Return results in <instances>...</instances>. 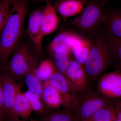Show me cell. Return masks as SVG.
I'll use <instances>...</instances> for the list:
<instances>
[{"label":"cell","mask_w":121,"mask_h":121,"mask_svg":"<svg viewBox=\"0 0 121 121\" xmlns=\"http://www.w3.org/2000/svg\"><path fill=\"white\" fill-rule=\"evenodd\" d=\"M90 52L84 66L87 77V87L105 70L113 60L106 36L101 30L90 39Z\"/></svg>","instance_id":"obj_2"},{"label":"cell","mask_w":121,"mask_h":121,"mask_svg":"<svg viewBox=\"0 0 121 121\" xmlns=\"http://www.w3.org/2000/svg\"><path fill=\"white\" fill-rule=\"evenodd\" d=\"M0 76L3 85L4 113L10 119L13 116V102L19 84L16 82L15 78L8 73H0Z\"/></svg>","instance_id":"obj_10"},{"label":"cell","mask_w":121,"mask_h":121,"mask_svg":"<svg viewBox=\"0 0 121 121\" xmlns=\"http://www.w3.org/2000/svg\"><path fill=\"white\" fill-rule=\"evenodd\" d=\"M41 98L46 105L54 109H58L60 106L64 105L62 95L56 89L46 82L43 83Z\"/></svg>","instance_id":"obj_15"},{"label":"cell","mask_w":121,"mask_h":121,"mask_svg":"<svg viewBox=\"0 0 121 121\" xmlns=\"http://www.w3.org/2000/svg\"><path fill=\"white\" fill-rule=\"evenodd\" d=\"M115 119L116 117L114 108L109 104L98 111L84 121H113Z\"/></svg>","instance_id":"obj_22"},{"label":"cell","mask_w":121,"mask_h":121,"mask_svg":"<svg viewBox=\"0 0 121 121\" xmlns=\"http://www.w3.org/2000/svg\"><path fill=\"white\" fill-rule=\"evenodd\" d=\"M114 109L116 114V120L117 121H121V102L117 104L115 108H114Z\"/></svg>","instance_id":"obj_27"},{"label":"cell","mask_w":121,"mask_h":121,"mask_svg":"<svg viewBox=\"0 0 121 121\" xmlns=\"http://www.w3.org/2000/svg\"><path fill=\"white\" fill-rule=\"evenodd\" d=\"M56 70L53 63L50 60L46 59L37 65L35 73L41 82H45L48 80Z\"/></svg>","instance_id":"obj_21"},{"label":"cell","mask_w":121,"mask_h":121,"mask_svg":"<svg viewBox=\"0 0 121 121\" xmlns=\"http://www.w3.org/2000/svg\"><path fill=\"white\" fill-rule=\"evenodd\" d=\"M79 35L70 32L60 33L56 35L48 45V50L52 55L56 50L61 45H65L71 51L73 45L80 38Z\"/></svg>","instance_id":"obj_17"},{"label":"cell","mask_w":121,"mask_h":121,"mask_svg":"<svg viewBox=\"0 0 121 121\" xmlns=\"http://www.w3.org/2000/svg\"><path fill=\"white\" fill-rule=\"evenodd\" d=\"M91 46L90 39L82 38L80 40L71 50L74 59L84 65L90 54Z\"/></svg>","instance_id":"obj_18"},{"label":"cell","mask_w":121,"mask_h":121,"mask_svg":"<svg viewBox=\"0 0 121 121\" xmlns=\"http://www.w3.org/2000/svg\"><path fill=\"white\" fill-rule=\"evenodd\" d=\"M37 64L30 70L25 76V82L28 90L42 97L43 89V83L37 77L35 70Z\"/></svg>","instance_id":"obj_19"},{"label":"cell","mask_w":121,"mask_h":121,"mask_svg":"<svg viewBox=\"0 0 121 121\" xmlns=\"http://www.w3.org/2000/svg\"><path fill=\"white\" fill-rule=\"evenodd\" d=\"M71 52L69 48L63 45L57 48L52 55L56 69L65 77L67 69L72 59L71 57Z\"/></svg>","instance_id":"obj_16"},{"label":"cell","mask_w":121,"mask_h":121,"mask_svg":"<svg viewBox=\"0 0 121 121\" xmlns=\"http://www.w3.org/2000/svg\"><path fill=\"white\" fill-rule=\"evenodd\" d=\"M4 114L3 85L0 76V117H4Z\"/></svg>","instance_id":"obj_26"},{"label":"cell","mask_w":121,"mask_h":121,"mask_svg":"<svg viewBox=\"0 0 121 121\" xmlns=\"http://www.w3.org/2000/svg\"><path fill=\"white\" fill-rule=\"evenodd\" d=\"M45 7L38 8L31 13L28 22L27 33L37 53L43 54V38L41 27L42 19Z\"/></svg>","instance_id":"obj_6"},{"label":"cell","mask_w":121,"mask_h":121,"mask_svg":"<svg viewBox=\"0 0 121 121\" xmlns=\"http://www.w3.org/2000/svg\"><path fill=\"white\" fill-rule=\"evenodd\" d=\"M106 23L103 28L107 35L121 39V9H114L106 11Z\"/></svg>","instance_id":"obj_14"},{"label":"cell","mask_w":121,"mask_h":121,"mask_svg":"<svg viewBox=\"0 0 121 121\" xmlns=\"http://www.w3.org/2000/svg\"><path fill=\"white\" fill-rule=\"evenodd\" d=\"M84 4L85 7L81 13L70 22L81 34L90 39L106 23V4L99 0H84Z\"/></svg>","instance_id":"obj_3"},{"label":"cell","mask_w":121,"mask_h":121,"mask_svg":"<svg viewBox=\"0 0 121 121\" xmlns=\"http://www.w3.org/2000/svg\"><path fill=\"white\" fill-rule=\"evenodd\" d=\"M28 7V0H13L8 19L0 35V60L2 62L7 60L19 43Z\"/></svg>","instance_id":"obj_1"},{"label":"cell","mask_w":121,"mask_h":121,"mask_svg":"<svg viewBox=\"0 0 121 121\" xmlns=\"http://www.w3.org/2000/svg\"><path fill=\"white\" fill-rule=\"evenodd\" d=\"M99 0L101 2H104V3H106V4L108 0Z\"/></svg>","instance_id":"obj_29"},{"label":"cell","mask_w":121,"mask_h":121,"mask_svg":"<svg viewBox=\"0 0 121 121\" xmlns=\"http://www.w3.org/2000/svg\"><path fill=\"white\" fill-rule=\"evenodd\" d=\"M66 77L72 89L77 92L84 91L87 88V77L84 65L72 59L66 72Z\"/></svg>","instance_id":"obj_8"},{"label":"cell","mask_w":121,"mask_h":121,"mask_svg":"<svg viewBox=\"0 0 121 121\" xmlns=\"http://www.w3.org/2000/svg\"><path fill=\"white\" fill-rule=\"evenodd\" d=\"M3 118L0 117V121H4L3 120Z\"/></svg>","instance_id":"obj_31"},{"label":"cell","mask_w":121,"mask_h":121,"mask_svg":"<svg viewBox=\"0 0 121 121\" xmlns=\"http://www.w3.org/2000/svg\"><path fill=\"white\" fill-rule=\"evenodd\" d=\"M36 0L39 1H45L46 2H47V1H49L50 0Z\"/></svg>","instance_id":"obj_30"},{"label":"cell","mask_w":121,"mask_h":121,"mask_svg":"<svg viewBox=\"0 0 121 121\" xmlns=\"http://www.w3.org/2000/svg\"><path fill=\"white\" fill-rule=\"evenodd\" d=\"M45 82L58 91L63 97L64 105L67 109H70L77 98L78 92L72 89L65 76L56 69L54 73Z\"/></svg>","instance_id":"obj_7"},{"label":"cell","mask_w":121,"mask_h":121,"mask_svg":"<svg viewBox=\"0 0 121 121\" xmlns=\"http://www.w3.org/2000/svg\"><path fill=\"white\" fill-rule=\"evenodd\" d=\"M109 104V102L106 98L88 87L84 91L78 95L70 110L76 121H84Z\"/></svg>","instance_id":"obj_4"},{"label":"cell","mask_w":121,"mask_h":121,"mask_svg":"<svg viewBox=\"0 0 121 121\" xmlns=\"http://www.w3.org/2000/svg\"><path fill=\"white\" fill-rule=\"evenodd\" d=\"M98 89L99 93L105 97H121V74L112 72L104 75L99 81Z\"/></svg>","instance_id":"obj_9"},{"label":"cell","mask_w":121,"mask_h":121,"mask_svg":"<svg viewBox=\"0 0 121 121\" xmlns=\"http://www.w3.org/2000/svg\"><path fill=\"white\" fill-rule=\"evenodd\" d=\"M59 19L53 5L49 1L47 2L44 10L42 24L41 36L43 39L46 36L53 33L57 29Z\"/></svg>","instance_id":"obj_12"},{"label":"cell","mask_w":121,"mask_h":121,"mask_svg":"<svg viewBox=\"0 0 121 121\" xmlns=\"http://www.w3.org/2000/svg\"><path fill=\"white\" fill-rule=\"evenodd\" d=\"M117 121V120L116 119H115V120H114V121Z\"/></svg>","instance_id":"obj_32"},{"label":"cell","mask_w":121,"mask_h":121,"mask_svg":"<svg viewBox=\"0 0 121 121\" xmlns=\"http://www.w3.org/2000/svg\"><path fill=\"white\" fill-rule=\"evenodd\" d=\"M57 109L47 111L41 121H76L73 114L69 110Z\"/></svg>","instance_id":"obj_20"},{"label":"cell","mask_w":121,"mask_h":121,"mask_svg":"<svg viewBox=\"0 0 121 121\" xmlns=\"http://www.w3.org/2000/svg\"><path fill=\"white\" fill-rule=\"evenodd\" d=\"M9 119V121H33V120H30L28 121L27 120H23V119H20V118L17 117H15L11 118Z\"/></svg>","instance_id":"obj_28"},{"label":"cell","mask_w":121,"mask_h":121,"mask_svg":"<svg viewBox=\"0 0 121 121\" xmlns=\"http://www.w3.org/2000/svg\"><path fill=\"white\" fill-rule=\"evenodd\" d=\"M24 93L30 103L32 110L43 115L46 113L47 111L40 96L29 90Z\"/></svg>","instance_id":"obj_23"},{"label":"cell","mask_w":121,"mask_h":121,"mask_svg":"<svg viewBox=\"0 0 121 121\" xmlns=\"http://www.w3.org/2000/svg\"><path fill=\"white\" fill-rule=\"evenodd\" d=\"M84 0H57L53 5L55 10L64 19L81 13Z\"/></svg>","instance_id":"obj_11"},{"label":"cell","mask_w":121,"mask_h":121,"mask_svg":"<svg viewBox=\"0 0 121 121\" xmlns=\"http://www.w3.org/2000/svg\"><path fill=\"white\" fill-rule=\"evenodd\" d=\"M105 33L113 60L121 64V39L112 37Z\"/></svg>","instance_id":"obj_24"},{"label":"cell","mask_w":121,"mask_h":121,"mask_svg":"<svg viewBox=\"0 0 121 121\" xmlns=\"http://www.w3.org/2000/svg\"><path fill=\"white\" fill-rule=\"evenodd\" d=\"M35 50L34 47L30 44L18 43L13 51L12 56L6 64L8 73L17 78L25 77L37 64Z\"/></svg>","instance_id":"obj_5"},{"label":"cell","mask_w":121,"mask_h":121,"mask_svg":"<svg viewBox=\"0 0 121 121\" xmlns=\"http://www.w3.org/2000/svg\"><path fill=\"white\" fill-rule=\"evenodd\" d=\"M13 0H0V35L8 19Z\"/></svg>","instance_id":"obj_25"},{"label":"cell","mask_w":121,"mask_h":121,"mask_svg":"<svg viewBox=\"0 0 121 121\" xmlns=\"http://www.w3.org/2000/svg\"><path fill=\"white\" fill-rule=\"evenodd\" d=\"M21 84H19L13 102V116L12 118L17 117L23 120H27L30 117L32 110L28 99L24 93L21 91Z\"/></svg>","instance_id":"obj_13"}]
</instances>
